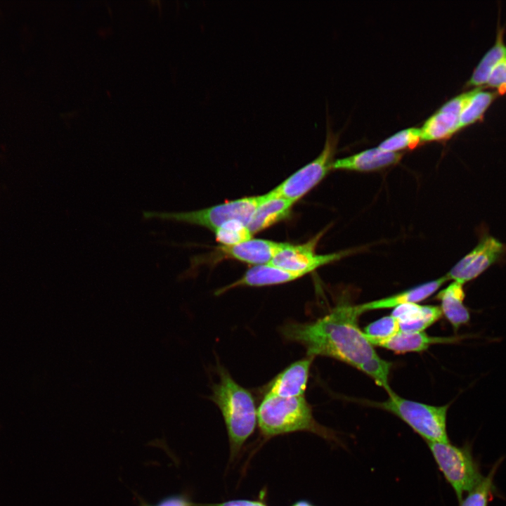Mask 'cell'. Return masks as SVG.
Instances as JSON below:
<instances>
[{"label": "cell", "instance_id": "obj_1", "mask_svg": "<svg viewBox=\"0 0 506 506\" xmlns=\"http://www.w3.org/2000/svg\"><path fill=\"white\" fill-rule=\"evenodd\" d=\"M356 305L339 304L310 323L290 322L280 332L287 341L301 344L307 356L331 357L364 372L390 394L391 363L380 358L358 325Z\"/></svg>", "mask_w": 506, "mask_h": 506}, {"label": "cell", "instance_id": "obj_2", "mask_svg": "<svg viewBox=\"0 0 506 506\" xmlns=\"http://www.w3.org/2000/svg\"><path fill=\"white\" fill-rule=\"evenodd\" d=\"M212 387L211 400L220 409L227 429L231 451L236 453L254 430L257 410L252 394L238 384L223 367Z\"/></svg>", "mask_w": 506, "mask_h": 506}, {"label": "cell", "instance_id": "obj_3", "mask_svg": "<svg viewBox=\"0 0 506 506\" xmlns=\"http://www.w3.org/2000/svg\"><path fill=\"white\" fill-rule=\"evenodd\" d=\"M257 422L266 437L308 431L331 438V434L316 422L304 396L282 398L266 394L257 410Z\"/></svg>", "mask_w": 506, "mask_h": 506}, {"label": "cell", "instance_id": "obj_4", "mask_svg": "<svg viewBox=\"0 0 506 506\" xmlns=\"http://www.w3.org/2000/svg\"><path fill=\"white\" fill-rule=\"evenodd\" d=\"M372 406L399 417L427 442L450 443L446 429L449 405L436 406L403 398L394 391Z\"/></svg>", "mask_w": 506, "mask_h": 506}, {"label": "cell", "instance_id": "obj_5", "mask_svg": "<svg viewBox=\"0 0 506 506\" xmlns=\"http://www.w3.org/2000/svg\"><path fill=\"white\" fill-rule=\"evenodd\" d=\"M438 468L453 488L459 502L482 481L477 461L471 446H454L450 443L427 442Z\"/></svg>", "mask_w": 506, "mask_h": 506}, {"label": "cell", "instance_id": "obj_6", "mask_svg": "<svg viewBox=\"0 0 506 506\" xmlns=\"http://www.w3.org/2000/svg\"><path fill=\"white\" fill-rule=\"evenodd\" d=\"M261 199L262 195L245 197L184 212H145L143 217L200 226L214 232L225 223L233 220L240 221L247 226Z\"/></svg>", "mask_w": 506, "mask_h": 506}, {"label": "cell", "instance_id": "obj_7", "mask_svg": "<svg viewBox=\"0 0 506 506\" xmlns=\"http://www.w3.org/2000/svg\"><path fill=\"white\" fill-rule=\"evenodd\" d=\"M337 141L336 136L328 129L324 148L319 155L293 173L271 191L296 203L318 184L332 169Z\"/></svg>", "mask_w": 506, "mask_h": 506}, {"label": "cell", "instance_id": "obj_8", "mask_svg": "<svg viewBox=\"0 0 506 506\" xmlns=\"http://www.w3.org/2000/svg\"><path fill=\"white\" fill-rule=\"evenodd\" d=\"M320 236L301 245L287 242L274 257L270 264L290 271L306 275L319 267L332 263L348 255L349 251L318 254L315 247Z\"/></svg>", "mask_w": 506, "mask_h": 506}, {"label": "cell", "instance_id": "obj_9", "mask_svg": "<svg viewBox=\"0 0 506 506\" xmlns=\"http://www.w3.org/2000/svg\"><path fill=\"white\" fill-rule=\"evenodd\" d=\"M506 252V246L492 236H484L476 247L461 259L446 274L462 285L481 274Z\"/></svg>", "mask_w": 506, "mask_h": 506}, {"label": "cell", "instance_id": "obj_10", "mask_svg": "<svg viewBox=\"0 0 506 506\" xmlns=\"http://www.w3.org/2000/svg\"><path fill=\"white\" fill-rule=\"evenodd\" d=\"M286 243L252 238L232 246L220 245L218 249L226 257L254 266L270 264Z\"/></svg>", "mask_w": 506, "mask_h": 506}, {"label": "cell", "instance_id": "obj_11", "mask_svg": "<svg viewBox=\"0 0 506 506\" xmlns=\"http://www.w3.org/2000/svg\"><path fill=\"white\" fill-rule=\"evenodd\" d=\"M313 358L307 356L290 364L271 381L266 394L282 398L304 396Z\"/></svg>", "mask_w": 506, "mask_h": 506}, {"label": "cell", "instance_id": "obj_12", "mask_svg": "<svg viewBox=\"0 0 506 506\" xmlns=\"http://www.w3.org/2000/svg\"><path fill=\"white\" fill-rule=\"evenodd\" d=\"M302 273L290 271L272 264L254 266L249 268L238 280L216 292L219 295L238 287H266L289 283L300 278Z\"/></svg>", "mask_w": 506, "mask_h": 506}, {"label": "cell", "instance_id": "obj_13", "mask_svg": "<svg viewBox=\"0 0 506 506\" xmlns=\"http://www.w3.org/2000/svg\"><path fill=\"white\" fill-rule=\"evenodd\" d=\"M294 204L269 191L262 195L247 228L253 235L274 225L290 215Z\"/></svg>", "mask_w": 506, "mask_h": 506}, {"label": "cell", "instance_id": "obj_14", "mask_svg": "<svg viewBox=\"0 0 506 506\" xmlns=\"http://www.w3.org/2000/svg\"><path fill=\"white\" fill-rule=\"evenodd\" d=\"M402 156V153L373 148L334 161L332 169L358 171L377 170L398 163Z\"/></svg>", "mask_w": 506, "mask_h": 506}, {"label": "cell", "instance_id": "obj_15", "mask_svg": "<svg viewBox=\"0 0 506 506\" xmlns=\"http://www.w3.org/2000/svg\"><path fill=\"white\" fill-rule=\"evenodd\" d=\"M448 280L446 275L392 296L356 305V308L362 314L368 311L394 309L403 304L417 303L430 297Z\"/></svg>", "mask_w": 506, "mask_h": 506}, {"label": "cell", "instance_id": "obj_16", "mask_svg": "<svg viewBox=\"0 0 506 506\" xmlns=\"http://www.w3.org/2000/svg\"><path fill=\"white\" fill-rule=\"evenodd\" d=\"M395 317L403 332H422L442 316L440 306L406 304L394 309Z\"/></svg>", "mask_w": 506, "mask_h": 506}, {"label": "cell", "instance_id": "obj_17", "mask_svg": "<svg viewBox=\"0 0 506 506\" xmlns=\"http://www.w3.org/2000/svg\"><path fill=\"white\" fill-rule=\"evenodd\" d=\"M460 337H432L422 332L399 331L391 337L382 341L376 346L396 353L421 352L434 344H447L458 341Z\"/></svg>", "mask_w": 506, "mask_h": 506}, {"label": "cell", "instance_id": "obj_18", "mask_svg": "<svg viewBox=\"0 0 506 506\" xmlns=\"http://www.w3.org/2000/svg\"><path fill=\"white\" fill-rule=\"evenodd\" d=\"M463 285L453 281L436 295L441 301V310L455 331L469 322L470 313L464 305Z\"/></svg>", "mask_w": 506, "mask_h": 506}, {"label": "cell", "instance_id": "obj_19", "mask_svg": "<svg viewBox=\"0 0 506 506\" xmlns=\"http://www.w3.org/2000/svg\"><path fill=\"white\" fill-rule=\"evenodd\" d=\"M460 115L438 110L424 123L421 129L422 141H439L449 138L460 130Z\"/></svg>", "mask_w": 506, "mask_h": 506}, {"label": "cell", "instance_id": "obj_20", "mask_svg": "<svg viewBox=\"0 0 506 506\" xmlns=\"http://www.w3.org/2000/svg\"><path fill=\"white\" fill-rule=\"evenodd\" d=\"M506 57V45L503 42L502 31L498 33L495 44L486 53L467 82L468 86H479L486 84L497 65Z\"/></svg>", "mask_w": 506, "mask_h": 506}, {"label": "cell", "instance_id": "obj_21", "mask_svg": "<svg viewBox=\"0 0 506 506\" xmlns=\"http://www.w3.org/2000/svg\"><path fill=\"white\" fill-rule=\"evenodd\" d=\"M496 96V93L483 91L481 87L474 89L472 96L460 114V129L481 119Z\"/></svg>", "mask_w": 506, "mask_h": 506}, {"label": "cell", "instance_id": "obj_22", "mask_svg": "<svg viewBox=\"0 0 506 506\" xmlns=\"http://www.w3.org/2000/svg\"><path fill=\"white\" fill-rule=\"evenodd\" d=\"M501 460H498L479 484L460 502V506H488L495 493L494 477Z\"/></svg>", "mask_w": 506, "mask_h": 506}, {"label": "cell", "instance_id": "obj_23", "mask_svg": "<svg viewBox=\"0 0 506 506\" xmlns=\"http://www.w3.org/2000/svg\"><path fill=\"white\" fill-rule=\"evenodd\" d=\"M400 331L399 323L392 315L382 317L368 325L364 334L372 345L386 340Z\"/></svg>", "mask_w": 506, "mask_h": 506}, {"label": "cell", "instance_id": "obj_24", "mask_svg": "<svg viewBox=\"0 0 506 506\" xmlns=\"http://www.w3.org/2000/svg\"><path fill=\"white\" fill-rule=\"evenodd\" d=\"M216 240L223 246H232L252 238L247 226L237 220L229 221L214 232Z\"/></svg>", "mask_w": 506, "mask_h": 506}, {"label": "cell", "instance_id": "obj_25", "mask_svg": "<svg viewBox=\"0 0 506 506\" xmlns=\"http://www.w3.org/2000/svg\"><path fill=\"white\" fill-rule=\"evenodd\" d=\"M421 141V129L412 127L393 134L383 141L378 147L386 151L398 152L405 148H413Z\"/></svg>", "mask_w": 506, "mask_h": 506}, {"label": "cell", "instance_id": "obj_26", "mask_svg": "<svg viewBox=\"0 0 506 506\" xmlns=\"http://www.w3.org/2000/svg\"><path fill=\"white\" fill-rule=\"evenodd\" d=\"M486 84L495 89L498 94L506 93V57L494 68Z\"/></svg>", "mask_w": 506, "mask_h": 506}, {"label": "cell", "instance_id": "obj_27", "mask_svg": "<svg viewBox=\"0 0 506 506\" xmlns=\"http://www.w3.org/2000/svg\"><path fill=\"white\" fill-rule=\"evenodd\" d=\"M155 506H197L183 495H171L161 499Z\"/></svg>", "mask_w": 506, "mask_h": 506}, {"label": "cell", "instance_id": "obj_28", "mask_svg": "<svg viewBox=\"0 0 506 506\" xmlns=\"http://www.w3.org/2000/svg\"><path fill=\"white\" fill-rule=\"evenodd\" d=\"M220 506H266L264 504L256 502V501H249V500H237V501H231L228 502L226 503H223Z\"/></svg>", "mask_w": 506, "mask_h": 506}, {"label": "cell", "instance_id": "obj_29", "mask_svg": "<svg viewBox=\"0 0 506 506\" xmlns=\"http://www.w3.org/2000/svg\"><path fill=\"white\" fill-rule=\"evenodd\" d=\"M292 506H313V505L306 501H299Z\"/></svg>", "mask_w": 506, "mask_h": 506}, {"label": "cell", "instance_id": "obj_30", "mask_svg": "<svg viewBox=\"0 0 506 506\" xmlns=\"http://www.w3.org/2000/svg\"><path fill=\"white\" fill-rule=\"evenodd\" d=\"M138 502H139L138 506H155V505H152L149 504L148 502H147L146 501H145L144 500H143L142 498H139Z\"/></svg>", "mask_w": 506, "mask_h": 506}]
</instances>
